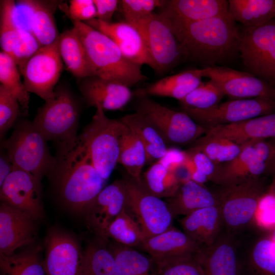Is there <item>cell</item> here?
Wrapping results in <instances>:
<instances>
[{"instance_id":"6da1fadb","label":"cell","mask_w":275,"mask_h":275,"mask_svg":"<svg viewBox=\"0 0 275 275\" xmlns=\"http://www.w3.org/2000/svg\"><path fill=\"white\" fill-rule=\"evenodd\" d=\"M170 26L180 45L184 58L204 67L225 66L239 54L240 31L229 13Z\"/></svg>"},{"instance_id":"7a4b0ae2","label":"cell","mask_w":275,"mask_h":275,"mask_svg":"<svg viewBox=\"0 0 275 275\" xmlns=\"http://www.w3.org/2000/svg\"><path fill=\"white\" fill-rule=\"evenodd\" d=\"M56 158L49 176L60 199L71 211L85 214L106 181L94 167L79 140L72 149L57 153Z\"/></svg>"},{"instance_id":"3957f363","label":"cell","mask_w":275,"mask_h":275,"mask_svg":"<svg viewBox=\"0 0 275 275\" xmlns=\"http://www.w3.org/2000/svg\"><path fill=\"white\" fill-rule=\"evenodd\" d=\"M84 45L91 76L115 80L130 88L146 79L141 67L128 60L109 37L84 22H73Z\"/></svg>"},{"instance_id":"277c9868","label":"cell","mask_w":275,"mask_h":275,"mask_svg":"<svg viewBox=\"0 0 275 275\" xmlns=\"http://www.w3.org/2000/svg\"><path fill=\"white\" fill-rule=\"evenodd\" d=\"M80 106L70 88L57 86L53 97L38 108L33 121L47 141L54 142L58 153L74 148L78 141Z\"/></svg>"},{"instance_id":"5b68a950","label":"cell","mask_w":275,"mask_h":275,"mask_svg":"<svg viewBox=\"0 0 275 275\" xmlns=\"http://www.w3.org/2000/svg\"><path fill=\"white\" fill-rule=\"evenodd\" d=\"M47 140L28 120L17 121L11 136L2 141L1 147L8 154L15 168L28 172L39 181L53 170V156Z\"/></svg>"},{"instance_id":"8992f818","label":"cell","mask_w":275,"mask_h":275,"mask_svg":"<svg viewBox=\"0 0 275 275\" xmlns=\"http://www.w3.org/2000/svg\"><path fill=\"white\" fill-rule=\"evenodd\" d=\"M126 125L120 119H111L104 111L96 109L78 140L92 163L106 181L118 163L121 139Z\"/></svg>"},{"instance_id":"52a82bcc","label":"cell","mask_w":275,"mask_h":275,"mask_svg":"<svg viewBox=\"0 0 275 275\" xmlns=\"http://www.w3.org/2000/svg\"><path fill=\"white\" fill-rule=\"evenodd\" d=\"M220 209L223 230L235 235L254 220L263 193L260 178L221 186L215 193Z\"/></svg>"},{"instance_id":"ba28073f","label":"cell","mask_w":275,"mask_h":275,"mask_svg":"<svg viewBox=\"0 0 275 275\" xmlns=\"http://www.w3.org/2000/svg\"><path fill=\"white\" fill-rule=\"evenodd\" d=\"M239 54L248 72L275 82V17L259 26H243Z\"/></svg>"},{"instance_id":"9c48e42d","label":"cell","mask_w":275,"mask_h":275,"mask_svg":"<svg viewBox=\"0 0 275 275\" xmlns=\"http://www.w3.org/2000/svg\"><path fill=\"white\" fill-rule=\"evenodd\" d=\"M135 112L145 117L168 144L184 145L194 142L207 130L188 114L170 109L147 96L140 97Z\"/></svg>"},{"instance_id":"30bf717a","label":"cell","mask_w":275,"mask_h":275,"mask_svg":"<svg viewBox=\"0 0 275 275\" xmlns=\"http://www.w3.org/2000/svg\"><path fill=\"white\" fill-rule=\"evenodd\" d=\"M126 209L136 220L146 237L172 227L173 215L167 202L147 191L128 175L123 178Z\"/></svg>"},{"instance_id":"8fae6325","label":"cell","mask_w":275,"mask_h":275,"mask_svg":"<svg viewBox=\"0 0 275 275\" xmlns=\"http://www.w3.org/2000/svg\"><path fill=\"white\" fill-rule=\"evenodd\" d=\"M141 32L153 64L158 73L166 72L184 58L180 45L167 21L153 13L142 20L130 23Z\"/></svg>"},{"instance_id":"7c38bea8","label":"cell","mask_w":275,"mask_h":275,"mask_svg":"<svg viewBox=\"0 0 275 275\" xmlns=\"http://www.w3.org/2000/svg\"><path fill=\"white\" fill-rule=\"evenodd\" d=\"M206 130L222 125L242 122L275 112V100L262 98L235 99L206 109L182 108Z\"/></svg>"},{"instance_id":"4fadbf2b","label":"cell","mask_w":275,"mask_h":275,"mask_svg":"<svg viewBox=\"0 0 275 275\" xmlns=\"http://www.w3.org/2000/svg\"><path fill=\"white\" fill-rule=\"evenodd\" d=\"M63 67L58 37L52 43L42 46L25 63L21 75L26 90L45 102L52 99Z\"/></svg>"},{"instance_id":"5bb4252c","label":"cell","mask_w":275,"mask_h":275,"mask_svg":"<svg viewBox=\"0 0 275 275\" xmlns=\"http://www.w3.org/2000/svg\"><path fill=\"white\" fill-rule=\"evenodd\" d=\"M202 77L215 81L225 95L239 99L262 98L275 100V88L267 81L248 72L226 66H215L199 69Z\"/></svg>"},{"instance_id":"9a60e30c","label":"cell","mask_w":275,"mask_h":275,"mask_svg":"<svg viewBox=\"0 0 275 275\" xmlns=\"http://www.w3.org/2000/svg\"><path fill=\"white\" fill-rule=\"evenodd\" d=\"M84 252L72 235L59 230L48 232L44 267L47 275H81Z\"/></svg>"},{"instance_id":"2e32d148","label":"cell","mask_w":275,"mask_h":275,"mask_svg":"<svg viewBox=\"0 0 275 275\" xmlns=\"http://www.w3.org/2000/svg\"><path fill=\"white\" fill-rule=\"evenodd\" d=\"M0 198L36 220L43 217L41 181L27 172L14 168L0 187Z\"/></svg>"},{"instance_id":"e0dca14e","label":"cell","mask_w":275,"mask_h":275,"mask_svg":"<svg viewBox=\"0 0 275 275\" xmlns=\"http://www.w3.org/2000/svg\"><path fill=\"white\" fill-rule=\"evenodd\" d=\"M84 22L109 37L131 62L153 68L143 36L133 24L126 21L106 22L97 18Z\"/></svg>"},{"instance_id":"ac0fdd59","label":"cell","mask_w":275,"mask_h":275,"mask_svg":"<svg viewBox=\"0 0 275 275\" xmlns=\"http://www.w3.org/2000/svg\"><path fill=\"white\" fill-rule=\"evenodd\" d=\"M36 219L30 214L1 202L0 256H9L31 243L35 233Z\"/></svg>"},{"instance_id":"d6986e66","label":"cell","mask_w":275,"mask_h":275,"mask_svg":"<svg viewBox=\"0 0 275 275\" xmlns=\"http://www.w3.org/2000/svg\"><path fill=\"white\" fill-rule=\"evenodd\" d=\"M78 86L88 106L104 112L122 109L132 96L130 88L124 84L95 76L78 79Z\"/></svg>"},{"instance_id":"ffe728a7","label":"cell","mask_w":275,"mask_h":275,"mask_svg":"<svg viewBox=\"0 0 275 275\" xmlns=\"http://www.w3.org/2000/svg\"><path fill=\"white\" fill-rule=\"evenodd\" d=\"M235 236L223 230L213 243L201 249L197 257L204 275H242Z\"/></svg>"},{"instance_id":"44dd1931","label":"cell","mask_w":275,"mask_h":275,"mask_svg":"<svg viewBox=\"0 0 275 275\" xmlns=\"http://www.w3.org/2000/svg\"><path fill=\"white\" fill-rule=\"evenodd\" d=\"M126 207L124 181L117 179L103 188L85 215L98 237L105 239L107 228Z\"/></svg>"},{"instance_id":"7402d4cb","label":"cell","mask_w":275,"mask_h":275,"mask_svg":"<svg viewBox=\"0 0 275 275\" xmlns=\"http://www.w3.org/2000/svg\"><path fill=\"white\" fill-rule=\"evenodd\" d=\"M159 14L170 26L199 21L229 13L227 0L166 1Z\"/></svg>"},{"instance_id":"603a6c76","label":"cell","mask_w":275,"mask_h":275,"mask_svg":"<svg viewBox=\"0 0 275 275\" xmlns=\"http://www.w3.org/2000/svg\"><path fill=\"white\" fill-rule=\"evenodd\" d=\"M241 146L242 150L235 158L217 166L213 182L221 186H227L260 178L270 171L266 164L257 156L251 143Z\"/></svg>"},{"instance_id":"cb8c5ba5","label":"cell","mask_w":275,"mask_h":275,"mask_svg":"<svg viewBox=\"0 0 275 275\" xmlns=\"http://www.w3.org/2000/svg\"><path fill=\"white\" fill-rule=\"evenodd\" d=\"M141 248L154 262L197 254L202 248L183 231L173 227L146 237Z\"/></svg>"},{"instance_id":"d4e9b609","label":"cell","mask_w":275,"mask_h":275,"mask_svg":"<svg viewBox=\"0 0 275 275\" xmlns=\"http://www.w3.org/2000/svg\"><path fill=\"white\" fill-rule=\"evenodd\" d=\"M205 134L228 139L239 145L275 138V112L242 122L215 126Z\"/></svg>"},{"instance_id":"484cf974","label":"cell","mask_w":275,"mask_h":275,"mask_svg":"<svg viewBox=\"0 0 275 275\" xmlns=\"http://www.w3.org/2000/svg\"><path fill=\"white\" fill-rule=\"evenodd\" d=\"M183 231L201 248L213 243L223 230L218 206L197 210L180 221Z\"/></svg>"},{"instance_id":"4316f807","label":"cell","mask_w":275,"mask_h":275,"mask_svg":"<svg viewBox=\"0 0 275 275\" xmlns=\"http://www.w3.org/2000/svg\"><path fill=\"white\" fill-rule=\"evenodd\" d=\"M167 204L173 216H186L197 210L218 205L215 193L192 180L182 183Z\"/></svg>"},{"instance_id":"83f0119b","label":"cell","mask_w":275,"mask_h":275,"mask_svg":"<svg viewBox=\"0 0 275 275\" xmlns=\"http://www.w3.org/2000/svg\"><path fill=\"white\" fill-rule=\"evenodd\" d=\"M200 69L182 71L167 76L139 90V97L156 96L175 98L180 101L202 82Z\"/></svg>"},{"instance_id":"f1b7e54d","label":"cell","mask_w":275,"mask_h":275,"mask_svg":"<svg viewBox=\"0 0 275 275\" xmlns=\"http://www.w3.org/2000/svg\"><path fill=\"white\" fill-rule=\"evenodd\" d=\"M143 143L146 164L158 161L167 152V143L158 130L142 115L135 112L120 119Z\"/></svg>"},{"instance_id":"f546056e","label":"cell","mask_w":275,"mask_h":275,"mask_svg":"<svg viewBox=\"0 0 275 275\" xmlns=\"http://www.w3.org/2000/svg\"><path fill=\"white\" fill-rule=\"evenodd\" d=\"M59 49L67 70L74 77L79 79L91 76L84 45L73 27L60 34Z\"/></svg>"},{"instance_id":"4dcf8cb0","label":"cell","mask_w":275,"mask_h":275,"mask_svg":"<svg viewBox=\"0 0 275 275\" xmlns=\"http://www.w3.org/2000/svg\"><path fill=\"white\" fill-rule=\"evenodd\" d=\"M229 13L244 27L262 25L275 17V0H229Z\"/></svg>"},{"instance_id":"1f68e13d","label":"cell","mask_w":275,"mask_h":275,"mask_svg":"<svg viewBox=\"0 0 275 275\" xmlns=\"http://www.w3.org/2000/svg\"><path fill=\"white\" fill-rule=\"evenodd\" d=\"M118 163L124 168L127 175L141 185L142 170L146 164V151L141 140L126 126L121 139Z\"/></svg>"},{"instance_id":"d6a6232c","label":"cell","mask_w":275,"mask_h":275,"mask_svg":"<svg viewBox=\"0 0 275 275\" xmlns=\"http://www.w3.org/2000/svg\"><path fill=\"white\" fill-rule=\"evenodd\" d=\"M105 240L99 237L84 251L81 275H121L114 256Z\"/></svg>"},{"instance_id":"836d02e7","label":"cell","mask_w":275,"mask_h":275,"mask_svg":"<svg viewBox=\"0 0 275 275\" xmlns=\"http://www.w3.org/2000/svg\"><path fill=\"white\" fill-rule=\"evenodd\" d=\"M121 275H158L154 262L133 248L115 242L108 246Z\"/></svg>"},{"instance_id":"e575fe53","label":"cell","mask_w":275,"mask_h":275,"mask_svg":"<svg viewBox=\"0 0 275 275\" xmlns=\"http://www.w3.org/2000/svg\"><path fill=\"white\" fill-rule=\"evenodd\" d=\"M60 2L35 1L31 23V32L40 44L48 45L59 37L54 13Z\"/></svg>"},{"instance_id":"d590c367","label":"cell","mask_w":275,"mask_h":275,"mask_svg":"<svg viewBox=\"0 0 275 275\" xmlns=\"http://www.w3.org/2000/svg\"><path fill=\"white\" fill-rule=\"evenodd\" d=\"M180 184L174 174L159 161L154 162L142 175L141 185L160 198L172 197Z\"/></svg>"},{"instance_id":"8d00e7d4","label":"cell","mask_w":275,"mask_h":275,"mask_svg":"<svg viewBox=\"0 0 275 275\" xmlns=\"http://www.w3.org/2000/svg\"><path fill=\"white\" fill-rule=\"evenodd\" d=\"M108 238L125 246L141 248L146 236L136 220L126 208L107 228L105 239Z\"/></svg>"},{"instance_id":"74e56055","label":"cell","mask_w":275,"mask_h":275,"mask_svg":"<svg viewBox=\"0 0 275 275\" xmlns=\"http://www.w3.org/2000/svg\"><path fill=\"white\" fill-rule=\"evenodd\" d=\"M191 147L204 153L216 165L232 160L242 150L241 145L225 138L207 134L195 141Z\"/></svg>"},{"instance_id":"f35d334b","label":"cell","mask_w":275,"mask_h":275,"mask_svg":"<svg viewBox=\"0 0 275 275\" xmlns=\"http://www.w3.org/2000/svg\"><path fill=\"white\" fill-rule=\"evenodd\" d=\"M20 72L14 60L8 54L0 52V82L18 101L21 108L26 114L30 97L23 82Z\"/></svg>"},{"instance_id":"ab89813d","label":"cell","mask_w":275,"mask_h":275,"mask_svg":"<svg viewBox=\"0 0 275 275\" xmlns=\"http://www.w3.org/2000/svg\"><path fill=\"white\" fill-rule=\"evenodd\" d=\"M3 275H47L35 250L9 256H0Z\"/></svg>"},{"instance_id":"60d3db41","label":"cell","mask_w":275,"mask_h":275,"mask_svg":"<svg viewBox=\"0 0 275 275\" xmlns=\"http://www.w3.org/2000/svg\"><path fill=\"white\" fill-rule=\"evenodd\" d=\"M225 96L220 87L215 81L209 79L206 82L202 81L179 101L182 108L206 109L220 103Z\"/></svg>"},{"instance_id":"b9f144b4","label":"cell","mask_w":275,"mask_h":275,"mask_svg":"<svg viewBox=\"0 0 275 275\" xmlns=\"http://www.w3.org/2000/svg\"><path fill=\"white\" fill-rule=\"evenodd\" d=\"M249 264L250 275H275V241H258L252 249Z\"/></svg>"},{"instance_id":"7bdbcfd3","label":"cell","mask_w":275,"mask_h":275,"mask_svg":"<svg viewBox=\"0 0 275 275\" xmlns=\"http://www.w3.org/2000/svg\"><path fill=\"white\" fill-rule=\"evenodd\" d=\"M197 254L154 262L158 275H204Z\"/></svg>"},{"instance_id":"ee69618b","label":"cell","mask_w":275,"mask_h":275,"mask_svg":"<svg viewBox=\"0 0 275 275\" xmlns=\"http://www.w3.org/2000/svg\"><path fill=\"white\" fill-rule=\"evenodd\" d=\"M0 4V44L2 51L10 56L18 30L13 17L15 2L3 0Z\"/></svg>"},{"instance_id":"f6af8a7d","label":"cell","mask_w":275,"mask_h":275,"mask_svg":"<svg viewBox=\"0 0 275 275\" xmlns=\"http://www.w3.org/2000/svg\"><path fill=\"white\" fill-rule=\"evenodd\" d=\"M42 46L31 33L18 29L10 56L15 62L20 74L26 62Z\"/></svg>"},{"instance_id":"bcb514c9","label":"cell","mask_w":275,"mask_h":275,"mask_svg":"<svg viewBox=\"0 0 275 275\" xmlns=\"http://www.w3.org/2000/svg\"><path fill=\"white\" fill-rule=\"evenodd\" d=\"M20 105L17 99L0 84V138L17 122L20 114ZM21 108V106H20Z\"/></svg>"},{"instance_id":"7dc6e473","label":"cell","mask_w":275,"mask_h":275,"mask_svg":"<svg viewBox=\"0 0 275 275\" xmlns=\"http://www.w3.org/2000/svg\"><path fill=\"white\" fill-rule=\"evenodd\" d=\"M166 2L160 0H122L119 4L125 21L134 23L151 15L156 8H161Z\"/></svg>"},{"instance_id":"c3c4849f","label":"cell","mask_w":275,"mask_h":275,"mask_svg":"<svg viewBox=\"0 0 275 275\" xmlns=\"http://www.w3.org/2000/svg\"><path fill=\"white\" fill-rule=\"evenodd\" d=\"M254 219L260 227L275 228V193L264 194L262 196L259 201Z\"/></svg>"},{"instance_id":"681fc988","label":"cell","mask_w":275,"mask_h":275,"mask_svg":"<svg viewBox=\"0 0 275 275\" xmlns=\"http://www.w3.org/2000/svg\"><path fill=\"white\" fill-rule=\"evenodd\" d=\"M72 22H86L97 17L93 0H71L68 7L60 4Z\"/></svg>"},{"instance_id":"f907efd6","label":"cell","mask_w":275,"mask_h":275,"mask_svg":"<svg viewBox=\"0 0 275 275\" xmlns=\"http://www.w3.org/2000/svg\"><path fill=\"white\" fill-rule=\"evenodd\" d=\"M34 6V0H21L15 2L13 17L18 29L32 33L31 23Z\"/></svg>"},{"instance_id":"816d5d0a","label":"cell","mask_w":275,"mask_h":275,"mask_svg":"<svg viewBox=\"0 0 275 275\" xmlns=\"http://www.w3.org/2000/svg\"><path fill=\"white\" fill-rule=\"evenodd\" d=\"M185 151L197 169L204 174L209 180L213 182L217 165L204 153L193 147Z\"/></svg>"},{"instance_id":"f5cc1de1","label":"cell","mask_w":275,"mask_h":275,"mask_svg":"<svg viewBox=\"0 0 275 275\" xmlns=\"http://www.w3.org/2000/svg\"><path fill=\"white\" fill-rule=\"evenodd\" d=\"M97 17L96 18L106 22H111L113 16L117 10L120 1L93 0Z\"/></svg>"},{"instance_id":"db71d44e","label":"cell","mask_w":275,"mask_h":275,"mask_svg":"<svg viewBox=\"0 0 275 275\" xmlns=\"http://www.w3.org/2000/svg\"><path fill=\"white\" fill-rule=\"evenodd\" d=\"M185 157V151L175 148H168L164 156L158 161L164 165L169 171L173 173L183 164Z\"/></svg>"},{"instance_id":"11a10c76","label":"cell","mask_w":275,"mask_h":275,"mask_svg":"<svg viewBox=\"0 0 275 275\" xmlns=\"http://www.w3.org/2000/svg\"><path fill=\"white\" fill-rule=\"evenodd\" d=\"M14 167L8 153L1 148L0 154V187L12 172Z\"/></svg>"},{"instance_id":"9f6ffc18","label":"cell","mask_w":275,"mask_h":275,"mask_svg":"<svg viewBox=\"0 0 275 275\" xmlns=\"http://www.w3.org/2000/svg\"><path fill=\"white\" fill-rule=\"evenodd\" d=\"M271 239L273 240L274 241H275V228H274V230H273V232L272 234Z\"/></svg>"},{"instance_id":"6f0895ef","label":"cell","mask_w":275,"mask_h":275,"mask_svg":"<svg viewBox=\"0 0 275 275\" xmlns=\"http://www.w3.org/2000/svg\"><path fill=\"white\" fill-rule=\"evenodd\" d=\"M3 275V274H2Z\"/></svg>"}]
</instances>
